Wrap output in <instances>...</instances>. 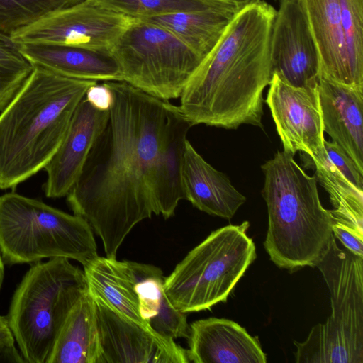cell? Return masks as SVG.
Here are the masks:
<instances>
[{
  "mask_svg": "<svg viewBox=\"0 0 363 363\" xmlns=\"http://www.w3.org/2000/svg\"><path fill=\"white\" fill-rule=\"evenodd\" d=\"M270 53L273 74L295 87H314L321 76L318 49L298 0H279Z\"/></svg>",
  "mask_w": 363,
  "mask_h": 363,
  "instance_id": "4fadbf2b",
  "label": "cell"
},
{
  "mask_svg": "<svg viewBox=\"0 0 363 363\" xmlns=\"http://www.w3.org/2000/svg\"><path fill=\"white\" fill-rule=\"evenodd\" d=\"M276 11L264 0L247 3L201 60L178 106L192 126L262 127L263 92L273 75L270 39Z\"/></svg>",
  "mask_w": 363,
  "mask_h": 363,
  "instance_id": "7a4b0ae2",
  "label": "cell"
},
{
  "mask_svg": "<svg viewBox=\"0 0 363 363\" xmlns=\"http://www.w3.org/2000/svg\"><path fill=\"white\" fill-rule=\"evenodd\" d=\"M132 18H148L218 6L227 0H94Z\"/></svg>",
  "mask_w": 363,
  "mask_h": 363,
  "instance_id": "484cf974",
  "label": "cell"
},
{
  "mask_svg": "<svg viewBox=\"0 0 363 363\" xmlns=\"http://www.w3.org/2000/svg\"><path fill=\"white\" fill-rule=\"evenodd\" d=\"M14 337L6 317L0 315V345H13Z\"/></svg>",
  "mask_w": 363,
  "mask_h": 363,
  "instance_id": "4dcf8cb0",
  "label": "cell"
},
{
  "mask_svg": "<svg viewBox=\"0 0 363 363\" xmlns=\"http://www.w3.org/2000/svg\"><path fill=\"white\" fill-rule=\"evenodd\" d=\"M108 117L109 110L96 108L85 96L79 102L62 142L44 168L47 180L43 189L48 198L67 195Z\"/></svg>",
  "mask_w": 363,
  "mask_h": 363,
  "instance_id": "9a60e30c",
  "label": "cell"
},
{
  "mask_svg": "<svg viewBox=\"0 0 363 363\" xmlns=\"http://www.w3.org/2000/svg\"><path fill=\"white\" fill-rule=\"evenodd\" d=\"M96 81L33 69L0 114V189H15L50 162Z\"/></svg>",
  "mask_w": 363,
  "mask_h": 363,
  "instance_id": "3957f363",
  "label": "cell"
},
{
  "mask_svg": "<svg viewBox=\"0 0 363 363\" xmlns=\"http://www.w3.org/2000/svg\"><path fill=\"white\" fill-rule=\"evenodd\" d=\"M340 4L352 77L363 88V0H340Z\"/></svg>",
  "mask_w": 363,
  "mask_h": 363,
  "instance_id": "83f0119b",
  "label": "cell"
},
{
  "mask_svg": "<svg viewBox=\"0 0 363 363\" xmlns=\"http://www.w3.org/2000/svg\"><path fill=\"white\" fill-rule=\"evenodd\" d=\"M309 161L333 207L330 213L334 237L363 257V174L333 140H325L323 150Z\"/></svg>",
  "mask_w": 363,
  "mask_h": 363,
  "instance_id": "8fae6325",
  "label": "cell"
},
{
  "mask_svg": "<svg viewBox=\"0 0 363 363\" xmlns=\"http://www.w3.org/2000/svg\"><path fill=\"white\" fill-rule=\"evenodd\" d=\"M88 290L85 274L69 259L34 263L16 289L6 316L26 363H46L69 311Z\"/></svg>",
  "mask_w": 363,
  "mask_h": 363,
  "instance_id": "5b68a950",
  "label": "cell"
},
{
  "mask_svg": "<svg viewBox=\"0 0 363 363\" xmlns=\"http://www.w3.org/2000/svg\"><path fill=\"white\" fill-rule=\"evenodd\" d=\"M181 181L184 199L211 216L230 219L246 201L227 176L208 164L187 139L182 159Z\"/></svg>",
  "mask_w": 363,
  "mask_h": 363,
  "instance_id": "ac0fdd59",
  "label": "cell"
},
{
  "mask_svg": "<svg viewBox=\"0 0 363 363\" xmlns=\"http://www.w3.org/2000/svg\"><path fill=\"white\" fill-rule=\"evenodd\" d=\"M33 66L83 80L123 81L119 66L110 52L47 43L18 45Z\"/></svg>",
  "mask_w": 363,
  "mask_h": 363,
  "instance_id": "ffe728a7",
  "label": "cell"
},
{
  "mask_svg": "<svg viewBox=\"0 0 363 363\" xmlns=\"http://www.w3.org/2000/svg\"><path fill=\"white\" fill-rule=\"evenodd\" d=\"M131 19L94 0H83L14 32L10 37L17 45L57 44L110 52Z\"/></svg>",
  "mask_w": 363,
  "mask_h": 363,
  "instance_id": "30bf717a",
  "label": "cell"
},
{
  "mask_svg": "<svg viewBox=\"0 0 363 363\" xmlns=\"http://www.w3.org/2000/svg\"><path fill=\"white\" fill-rule=\"evenodd\" d=\"M189 362L194 363H265L257 337L245 328L225 318L198 320L189 325Z\"/></svg>",
  "mask_w": 363,
  "mask_h": 363,
  "instance_id": "2e32d148",
  "label": "cell"
},
{
  "mask_svg": "<svg viewBox=\"0 0 363 363\" xmlns=\"http://www.w3.org/2000/svg\"><path fill=\"white\" fill-rule=\"evenodd\" d=\"M33 66L9 35L0 33V111L22 87Z\"/></svg>",
  "mask_w": 363,
  "mask_h": 363,
  "instance_id": "4316f807",
  "label": "cell"
},
{
  "mask_svg": "<svg viewBox=\"0 0 363 363\" xmlns=\"http://www.w3.org/2000/svg\"><path fill=\"white\" fill-rule=\"evenodd\" d=\"M306 13L320 59L321 77L352 87V77L342 25L340 0H298ZM363 89V88H362Z\"/></svg>",
  "mask_w": 363,
  "mask_h": 363,
  "instance_id": "d6986e66",
  "label": "cell"
},
{
  "mask_svg": "<svg viewBox=\"0 0 363 363\" xmlns=\"http://www.w3.org/2000/svg\"><path fill=\"white\" fill-rule=\"evenodd\" d=\"M0 362L24 363L21 354L13 345H0Z\"/></svg>",
  "mask_w": 363,
  "mask_h": 363,
  "instance_id": "f546056e",
  "label": "cell"
},
{
  "mask_svg": "<svg viewBox=\"0 0 363 363\" xmlns=\"http://www.w3.org/2000/svg\"><path fill=\"white\" fill-rule=\"evenodd\" d=\"M261 168L268 212L264 246L271 261L291 271L314 267L333 235L330 210L320 202L315 177L307 174L284 150Z\"/></svg>",
  "mask_w": 363,
  "mask_h": 363,
  "instance_id": "277c9868",
  "label": "cell"
},
{
  "mask_svg": "<svg viewBox=\"0 0 363 363\" xmlns=\"http://www.w3.org/2000/svg\"><path fill=\"white\" fill-rule=\"evenodd\" d=\"M4 277V263L0 254V289L1 288Z\"/></svg>",
  "mask_w": 363,
  "mask_h": 363,
  "instance_id": "1f68e13d",
  "label": "cell"
},
{
  "mask_svg": "<svg viewBox=\"0 0 363 363\" xmlns=\"http://www.w3.org/2000/svg\"><path fill=\"white\" fill-rule=\"evenodd\" d=\"M83 267L88 289L92 294L125 317L152 330L139 313L136 279L130 261L98 255Z\"/></svg>",
  "mask_w": 363,
  "mask_h": 363,
  "instance_id": "cb8c5ba5",
  "label": "cell"
},
{
  "mask_svg": "<svg viewBox=\"0 0 363 363\" xmlns=\"http://www.w3.org/2000/svg\"><path fill=\"white\" fill-rule=\"evenodd\" d=\"M247 3L227 0L212 8L140 19L168 30L203 60L217 43L231 20Z\"/></svg>",
  "mask_w": 363,
  "mask_h": 363,
  "instance_id": "44dd1931",
  "label": "cell"
},
{
  "mask_svg": "<svg viewBox=\"0 0 363 363\" xmlns=\"http://www.w3.org/2000/svg\"><path fill=\"white\" fill-rule=\"evenodd\" d=\"M85 98L96 108L101 110H109L112 102V94L110 89L103 82L91 86L85 95Z\"/></svg>",
  "mask_w": 363,
  "mask_h": 363,
  "instance_id": "f1b7e54d",
  "label": "cell"
},
{
  "mask_svg": "<svg viewBox=\"0 0 363 363\" xmlns=\"http://www.w3.org/2000/svg\"><path fill=\"white\" fill-rule=\"evenodd\" d=\"M276 1H279V0H276Z\"/></svg>",
  "mask_w": 363,
  "mask_h": 363,
  "instance_id": "836d02e7",
  "label": "cell"
},
{
  "mask_svg": "<svg viewBox=\"0 0 363 363\" xmlns=\"http://www.w3.org/2000/svg\"><path fill=\"white\" fill-rule=\"evenodd\" d=\"M83 0H0V33L14 32Z\"/></svg>",
  "mask_w": 363,
  "mask_h": 363,
  "instance_id": "d4e9b609",
  "label": "cell"
},
{
  "mask_svg": "<svg viewBox=\"0 0 363 363\" xmlns=\"http://www.w3.org/2000/svg\"><path fill=\"white\" fill-rule=\"evenodd\" d=\"M92 296L103 363L189 362L187 350L173 338L145 328Z\"/></svg>",
  "mask_w": 363,
  "mask_h": 363,
  "instance_id": "7c38bea8",
  "label": "cell"
},
{
  "mask_svg": "<svg viewBox=\"0 0 363 363\" xmlns=\"http://www.w3.org/2000/svg\"><path fill=\"white\" fill-rule=\"evenodd\" d=\"M136 283L139 313L157 333L171 338H187L189 325L186 313L172 303L164 289L165 277L157 267L130 261Z\"/></svg>",
  "mask_w": 363,
  "mask_h": 363,
  "instance_id": "603a6c76",
  "label": "cell"
},
{
  "mask_svg": "<svg viewBox=\"0 0 363 363\" xmlns=\"http://www.w3.org/2000/svg\"><path fill=\"white\" fill-rule=\"evenodd\" d=\"M46 363H103L95 306L89 289L67 314Z\"/></svg>",
  "mask_w": 363,
  "mask_h": 363,
  "instance_id": "7402d4cb",
  "label": "cell"
},
{
  "mask_svg": "<svg viewBox=\"0 0 363 363\" xmlns=\"http://www.w3.org/2000/svg\"><path fill=\"white\" fill-rule=\"evenodd\" d=\"M0 254L8 265L64 257L84 266L98 256L84 218L16 192L0 196Z\"/></svg>",
  "mask_w": 363,
  "mask_h": 363,
  "instance_id": "8992f818",
  "label": "cell"
},
{
  "mask_svg": "<svg viewBox=\"0 0 363 363\" xmlns=\"http://www.w3.org/2000/svg\"><path fill=\"white\" fill-rule=\"evenodd\" d=\"M249 226L244 221L211 232L165 277L164 292L176 308L198 312L227 301L257 257Z\"/></svg>",
  "mask_w": 363,
  "mask_h": 363,
  "instance_id": "ba28073f",
  "label": "cell"
},
{
  "mask_svg": "<svg viewBox=\"0 0 363 363\" xmlns=\"http://www.w3.org/2000/svg\"><path fill=\"white\" fill-rule=\"evenodd\" d=\"M318 89L324 132L363 174V89L320 76Z\"/></svg>",
  "mask_w": 363,
  "mask_h": 363,
  "instance_id": "e0dca14e",
  "label": "cell"
},
{
  "mask_svg": "<svg viewBox=\"0 0 363 363\" xmlns=\"http://www.w3.org/2000/svg\"><path fill=\"white\" fill-rule=\"evenodd\" d=\"M330 295L331 315L294 341L298 363H363V257L340 247L334 235L315 264Z\"/></svg>",
  "mask_w": 363,
  "mask_h": 363,
  "instance_id": "52a82bcc",
  "label": "cell"
},
{
  "mask_svg": "<svg viewBox=\"0 0 363 363\" xmlns=\"http://www.w3.org/2000/svg\"><path fill=\"white\" fill-rule=\"evenodd\" d=\"M104 82L112 94L109 117L67 201L100 237L106 256L116 257L138 223L170 218L184 199L181 164L192 125L169 101L124 81Z\"/></svg>",
  "mask_w": 363,
  "mask_h": 363,
  "instance_id": "6da1fadb",
  "label": "cell"
},
{
  "mask_svg": "<svg viewBox=\"0 0 363 363\" xmlns=\"http://www.w3.org/2000/svg\"><path fill=\"white\" fill-rule=\"evenodd\" d=\"M231 1H240V2H249L252 0H231Z\"/></svg>",
  "mask_w": 363,
  "mask_h": 363,
  "instance_id": "d6a6232c",
  "label": "cell"
},
{
  "mask_svg": "<svg viewBox=\"0 0 363 363\" xmlns=\"http://www.w3.org/2000/svg\"><path fill=\"white\" fill-rule=\"evenodd\" d=\"M110 52L123 81L155 97L179 98L202 59L164 28L132 18Z\"/></svg>",
  "mask_w": 363,
  "mask_h": 363,
  "instance_id": "9c48e42d",
  "label": "cell"
},
{
  "mask_svg": "<svg viewBox=\"0 0 363 363\" xmlns=\"http://www.w3.org/2000/svg\"><path fill=\"white\" fill-rule=\"evenodd\" d=\"M267 104L284 150L301 152L313 159L323 149L325 137L318 85L295 87L273 74Z\"/></svg>",
  "mask_w": 363,
  "mask_h": 363,
  "instance_id": "5bb4252c",
  "label": "cell"
}]
</instances>
